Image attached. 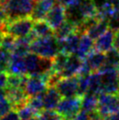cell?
<instances>
[{"mask_svg": "<svg viewBox=\"0 0 119 120\" xmlns=\"http://www.w3.org/2000/svg\"><path fill=\"white\" fill-rule=\"evenodd\" d=\"M35 4L36 0H0V6L9 21L31 16Z\"/></svg>", "mask_w": 119, "mask_h": 120, "instance_id": "1", "label": "cell"}, {"mask_svg": "<svg viewBox=\"0 0 119 120\" xmlns=\"http://www.w3.org/2000/svg\"><path fill=\"white\" fill-rule=\"evenodd\" d=\"M32 53L44 58L53 59L60 53L58 40L54 36L37 37L30 45Z\"/></svg>", "mask_w": 119, "mask_h": 120, "instance_id": "2", "label": "cell"}, {"mask_svg": "<svg viewBox=\"0 0 119 120\" xmlns=\"http://www.w3.org/2000/svg\"><path fill=\"white\" fill-rule=\"evenodd\" d=\"M25 62L28 75L41 76L51 71L53 67V59L44 58L32 52L25 56Z\"/></svg>", "mask_w": 119, "mask_h": 120, "instance_id": "3", "label": "cell"}, {"mask_svg": "<svg viewBox=\"0 0 119 120\" xmlns=\"http://www.w3.org/2000/svg\"><path fill=\"white\" fill-rule=\"evenodd\" d=\"M82 110V97L75 96L63 97L56 107V111L62 118L72 120L76 114Z\"/></svg>", "mask_w": 119, "mask_h": 120, "instance_id": "4", "label": "cell"}, {"mask_svg": "<svg viewBox=\"0 0 119 120\" xmlns=\"http://www.w3.org/2000/svg\"><path fill=\"white\" fill-rule=\"evenodd\" d=\"M97 112L100 117L106 119L111 114L119 110V98L117 94L101 93L98 96Z\"/></svg>", "mask_w": 119, "mask_h": 120, "instance_id": "5", "label": "cell"}, {"mask_svg": "<svg viewBox=\"0 0 119 120\" xmlns=\"http://www.w3.org/2000/svg\"><path fill=\"white\" fill-rule=\"evenodd\" d=\"M34 20L31 17L22 18L12 21H8L5 26L6 34L15 38H21L30 34L33 32Z\"/></svg>", "mask_w": 119, "mask_h": 120, "instance_id": "6", "label": "cell"}, {"mask_svg": "<svg viewBox=\"0 0 119 120\" xmlns=\"http://www.w3.org/2000/svg\"><path fill=\"white\" fill-rule=\"evenodd\" d=\"M79 79L78 75L61 78L55 85L62 97H71L78 96Z\"/></svg>", "mask_w": 119, "mask_h": 120, "instance_id": "7", "label": "cell"}, {"mask_svg": "<svg viewBox=\"0 0 119 120\" xmlns=\"http://www.w3.org/2000/svg\"><path fill=\"white\" fill-rule=\"evenodd\" d=\"M66 8L59 3L55 4V5L47 12L45 19L53 30L57 29L61 24L66 21Z\"/></svg>", "mask_w": 119, "mask_h": 120, "instance_id": "8", "label": "cell"}, {"mask_svg": "<svg viewBox=\"0 0 119 120\" xmlns=\"http://www.w3.org/2000/svg\"><path fill=\"white\" fill-rule=\"evenodd\" d=\"M47 89L48 86L46 82L42 78L35 75H28L24 87V90L29 97L43 93Z\"/></svg>", "mask_w": 119, "mask_h": 120, "instance_id": "9", "label": "cell"}, {"mask_svg": "<svg viewBox=\"0 0 119 120\" xmlns=\"http://www.w3.org/2000/svg\"><path fill=\"white\" fill-rule=\"evenodd\" d=\"M82 34H81L80 32L75 31L73 34H71L67 38H65L64 40H58L60 52L65 53L68 55L75 54L76 51L78 49L80 39H81Z\"/></svg>", "mask_w": 119, "mask_h": 120, "instance_id": "10", "label": "cell"}, {"mask_svg": "<svg viewBox=\"0 0 119 120\" xmlns=\"http://www.w3.org/2000/svg\"><path fill=\"white\" fill-rule=\"evenodd\" d=\"M115 31L109 28L104 34H103L99 38L95 40L94 49L103 53H107L114 47V38H115Z\"/></svg>", "mask_w": 119, "mask_h": 120, "instance_id": "11", "label": "cell"}, {"mask_svg": "<svg viewBox=\"0 0 119 120\" xmlns=\"http://www.w3.org/2000/svg\"><path fill=\"white\" fill-rule=\"evenodd\" d=\"M56 2L57 0H37L31 18L34 21L45 19L47 12L55 5Z\"/></svg>", "mask_w": 119, "mask_h": 120, "instance_id": "12", "label": "cell"}, {"mask_svg": "<svg viewBox=\"0 0 119 120\" xmlns=\"http://www.w3.org/2000/svg\"><path fill=\"white\" fill-rule=\"evenodd\" d=\"M82 59H81L76 54L70 55L65 68L60 73V76L62 77V78H65V77H71L78 75L79 70L81 68V67H82Z\"/></svg>", "mask_w": 119, "mask_h": 120, "instance_id": "13", "label": "cell"}, {"mask_svg": "<svg viewBox=\"0 0 119 120\" xmlns=\"http://www.w3.org/2000/svg\"><path fill=\"white\" fill-rule=\"evenodd\" d=\"M61 97V95L55 87H48L43 96L44 110H56Z\"/></svg>", "mask_w": 119, "mask_h": 120, "instance_id": "14", "label": "cell"}, {"mask_svg": "<svg viewBox=\"0 0 119 120\" xmlns=\"http://www.w3.org/2000/svg\"><path fill=\"white\" fill-rule=\"evenodd\" d=\"M84 60L89 64L92 72L99 71L106 61V53L94 49L88 54Z\"/></svg>", "mask_w": 119, "mask_h": 120, "instance_id": "15", "label": "cell"}, {"mask_svg": "<svg viewBox=\"0 0 119 120\" xmlns=\"http://www.w3.org/2000/svg\"><path fill=\"white\" fill-rule=\"evenodd\" d=\"M6 73L20 75H27L25 57L19 56L15 53H11L10 63H9V67Z\"/></svg>", "mask_w": 119, "mask_h": 120, "instance_id": "16", "label": "cell"}, {"mask_svg": "<svg viewBox=\"0 0 119 120\" xmlns=\"http://www.w3.org/2000/svg\"><path fill=\"white\" fill-rule=\"evenodd\" d=\"M94 44H95V41L93 39H91L86 33L82 34L80 39L78 49L76 51L75 54L81 59L84 60L88 56V54L91 51L94 50Z\"/></svg>", "mask_w": 119, "mask_h": 120, "instance_id": "17", "label": "cell"}, {"mask_svg": "<svg viewBox=\"0 0 119 120\" xmlns=\"http://www.w3.org/2000/svg\"><path fill=\"white\" fill-rule=\"evenodd\" d=\"M33 31L37 37L54 36V30L45 19L34 21Z\"/></svg>", "mask_w": 119, "mask_h": 120, "instance_id": "18", "label": "cell"}, {"mask_svg": "<svg viewBox=\"0 0 119 120\" xmlns=\"http://www.w3.org/2000/svg\"><path fill=\"white\" fill-rule=\"evenodd\" d=\"M75 31H77V27L75 25L69 20L66 19L64 23H62L57 29L54 30V37L58 40H64Z\"/></svg>", "mask_w": 119, "mask_h": 120, "instance_id": "19", "label": "cell"}, {"mask_svg": "<svg viewBox=\"0 0 119 120\" xmlns=\"http://www.w3.org/2000/svg\"><path fill=\"white\" fill-rule=\"evenodd\" d=\"M98 106V96L96 94L86 93L82 97V110L91 113L96 111Z\"/></svg>", "mask_w": 119, "mask_h": 120, "instance_id": "20", "label": "cell"}, {"mask_svg": "<svg viewBox=\"0 0 119 120\" xmlns=\"http://www.w3.org/2000/svg\"><path fill=\"white\" fill-rule=\"evenodd\" d=\"M89 93L99 96L102 93V75L99 71H95L89 75Z\"/></svg>", "mask_w": 119, "mask_h": 120, "instance_id": "21", "label": "cell"}, {"mask_svg": "<svg viewBox=\"0 0 119 120\" xmlns=\"http://www.w3.org/2000/svg\"><path fill=\"white\" fill-rule=\"evenodd\" d=\"M109 29V24L107 20H99L93 26H91L89 30L86 32V34L89 35L91 39L96 40L97 38H99L103 34Z\"/></svg>", "mask_w": 119, "mask_h": 120, "instance_id": "22", "label": "cell"}, {"mask_svg": "<svg viewBox=\"0 0 119 120\" xmlns=\"http://www.w3.org/2000/svg\"><path fill=\"white\" fill-rule=\"evenodd\" d=\"M80 11L84 19L97 15V7L93 0H82L80 4Z\"/></svg>", "mask_w": 119, "mask_h": 120, "instance_id": "23", "label": "cell"}, {"mask_svg": "<svg viewBox=\"0 0 119 120\" xmlns=\"http://www.w3.org/2000/svg\"><path fill=\"white\" fill-rule=\"evenodd\" d=\"M27 75H15V74H8L7 73V86L6 88H11V89H19L22 88L24 89L26 82L27 79Z\"/></svg>", "mask_w": 119, "mask_h": 120, "instance_id": "24", "label": "cell"}, {"mask_svg": "<svg viewBox=\"0 0 119 120\" xmlns=\"http://www.w3.org/2000/svg\"><path fill=\"white\" fill-rule=\"evenodd\" d=\"M69 56L70 55L67 54V53L60 52L53 59V67H52V69L54 72L60 74L63 70V68H65V66H66Z\"/></svg>", "mask_w": 119, "mask_h": 120, "instance_id": "25", "label": "cell"}, {"mask_svg": "<svg viewBox=\"0 0 119 120\" xmlns=\"http://www.w3.org/2000/svg\"><path fill=\"white\" fill-rule=\"evenodd\" d=\"M115 8L111 4L106 2L102 6L97 8V18L100 20H109V19L112 16L115 12Z\"/></svg>", "mask_w": 119, "mask_h": 120, "instance_id": "26", "label": "cell"}, {"mask_svg": "<svg viewBox=\"0 0 119 120\" xmlns=\"http://www.w3.org/2000/svg\"><path fill=\"white\" fill-rule=\"evenodd\" d=\"M11 53V52L0 46V72H7Z\"/></svg>", "mask_w": 119, "mask_h": 120, "instance_id": "27", "label": "cell"}, {"mask_svg": "<svg viewBox=\"0 0 119 120\" xmlns=\"http://www.w3.org/2000/svg\"><path fill=\"white\" fill-rule=\"evenodd\" d=\"M44 93L37 95L34 97H31L28 99V105L30 107H32L33 110L37 112V114H39L40 111H42L44 110V103H43V96Z\"/></svg>", "mask_w": 119, "mask_h": 120, "instance_id": "28", "label": "cell"}, {"mask_svg": "<svg viewBox=\"0 0 119 120\" xmlns=\"http://www.w3.org/2000/svg\"><path fill=\"white\" fill-rule=\"evenodd\" d=\"M17 111L19 113L20 120H30L35 115H38L36 111L33 110L32 107H30L28 105V103L19 108Z\"/></svg>", "mask_w": 119, "mask_h": 120, "instance_id": "29", "label": "cell"}, {"mask_svg": "<svg viewBox=\"0 0 119 120\" xmlns=\"http://www.w3.org/2000/svg\"><path fill=\"white\" fill-rule=\"evenodd\" d=\"M40 120H62V117L54 110H43L37 115Z\"/></svg>", "mask_w": 119, "mask_h": 120, "instance_id": "30", "label": "cell"}, {"mask_svg": "<svg viewBox=\"0 0 119 120\" xmlns=\"http://www.w3.org/2000/svg\"><path fill=\"white\" fill-rule=\"evenodd\" d=\"M79 87H78V96L82 97L88 93L89 88V75H78Z\"/></svg>", "mask_w": 119, "mask_h": 120, "instance_id": "31", "label": "cell"}, {"mask_svg": "<svg viewBox=\"0 0 119 120\" xmlns=\"http://www.w3.org/2000/svg\"><path fill=\"white\" fill-rule=\"evenodd\" d=\"M16 40L17 38H15V37H13L12 35H11L9 34H6L4 37L1 47H3L4 48H5L8 51L12 53L15 47H16Z\"/></svg>", "mask_w": 119, "mask_h": 120, "instance_id": "32", "label": "cell"}, {"mask_svg": "<svg viewBox=\"0 0 119 120\" xmlns=\"http://www.w3.org/2000/svg\"><path fill=\"white\" fill-rule=\"evenodd\" d=\"M109 28L112 29L113 31L119 30V11H115V12L108 20Z\"/></svg>", "mask_w": 119, "mask_h": 120, "instance_id": "33", "label": "cell"}, {"mask_svg": "<svg viewBox=\"0 0 119 120\" xmlns=\"http://www.w3.org/2000/svg\"><path fill=\"white\" fill-rule=\"evenodd\" d=\"M12 110V104L11 103L9 99L5 97L0 101V117L5 115L7 112Z\"/></svg>", "mask_w": 119, "mask_h": 120, "instance_id": "34", "label": "cell"}, {"mask_svg": "<svg viewBox=\"0 0 119 120\" xmlns=\"http://www.w3.org/2000/svg\"><path fill=\"white\" fill-rule=\"evenodd\" d=\"M0 120H20V117L19 116L18 111L12 109L9 112H7L5 115H4L3 117H0Z\"/></svg>", "mask_w": 119, "mask_h": 120, "instance_id": "35", "label": "cell"}, {"mask_svg": "<svg viewBox=\"0 0 119 120\" xmlns=\"http://www.w3.org/2000/svg\"><path fill=\"white\" fill-rule=\"evenodd\" d=\"M90 119V113L84 110H81L74 117L72 120H89Z\"/></svg>", "mask_w": 119, "mask_h": 120, "instance_id": "36", "label": "cell"}, {"mask_svg": "<svg viewBox=\"0 0 119 120\" xmlns=\"http://www.w3.org/2000/svg\"><path fill=\"white\" fill-rule=\"evenodd\" d=\"M7 86V73L0 72V90H4Z\"/></svg>", "mask_w": 119, "mask_h": 120, "instance_id": "37", "label": "cell"}, {"mask_svg": "<svg viewBox=\"0 0 119 120\" xmlns=\"http://www.w3.org/2000/svg\"><path fill=\"white\" fill-rule=\"evenodd\" d=\"M114 48L119 52V30L115 33V38H114Z\"/></svg>", "mask_w": 119, "mask_h": 120, "instance_id": "38", "label": "cell"}, {"mask_svg": "<svg viewBox=\"0 0 119 120\" xmlns=\"http://www.w3.org/2000/svg\"><path fill=\"white\" fill-rule=\"evenodd\" d=\"M5 26H6V25H4V26H0V46H1V44H2L4 37V35L6 34Z\"/></svg>", "mask_w": 119, "mask_h": 120, "instance_id": "39", "label": "cell"}, {"mask_svg": "<svg viewBox=\"0 0 119 120\" xmlns=\"http://www.w3.org/2000/svg\"><path fill=\"white\" fill-rule=\"evenodd\" d=\"M105 120H119V110L116 111V112H115V113L111 114V115L109 116Z\"/></svg>", "mask_w": 119, "mask_h": 120, "instance_id": "40", "label": "cell"}, {"mask_svg": "<svg viewBox=\"0 0 119 120\" xmlns=\"http://www.w3.org/2000/svg\"><path fill=\"white\" fill-rule=\"evenodd\" d=\"M107 2L111 4L116 11H119V0H107Z\"/></svg>", "mask_w": 119, "mask_h": 120, "instance_id": "41", "label": "cell"}, {"mask_svg": "<svg viewBox=\"0 0 119 120\" xmlns=\"http://www.w3.org/2000/svg\"><path fill=\"white\" fill-rule=\"evenodd\" d=\"M6 97V92L5 90H0V101Z\"/></svg>", "mask_w": 119, "mask_h": 120, "instance_id": "42", "label": "cell"}, {"mask_svg": "<svg viewBox=\"0 0 119 120\" xmlns=\"http://www.w3.org/2000/svg\"><path fill=\"white\" fill-rule=\"evenodd\" d=\"M30 120H40V118H39V117H38V116H37V117H35V116H34V117H32Z\"/></svg>", "mask_w": 119, "mask_h": 120, "instance_id": "43", "label": "cell"}, {"mask_svg": "<svg viewBox=\"0 0 119 120\" xmlns=\"http://www.w3.org/2000/svg\"><path fill=\"white\" fill-rule=\"evenodd\" d=\"M117 78H118V82H119V68H118V71H117Z\"/></svg>", "mask_w": 119, "mask_h": 120, "instance_id": "44", "label": "cell"}, {"mask_svg": "<svg viewBox=\"0 0 119 120\" xmlns=\"http://www.w3.org/2000/svg\"><path fill=\"white\" fill-rule=\"evenodd\" d=\"M62 120H67V119H64V118H63V119Z\"/></svg>", "mask_w": 119, "mask_h": 120, "instance_id": "45", "label": "cell"}, {"mask_svg": "<svg viewBox=\"0 0 119 120\" xmlns=\"http://www.w3.org/2000/svg\"><path fill=\"white\" fill-rule=\"evenodd\" d=\"M118 93H119V92H118Z\"/></svg>", "mask_w": 119, "mask_h": 120, "instance_id": "46", "label": "cell"}]
</instances>
